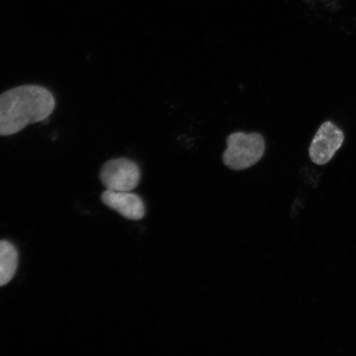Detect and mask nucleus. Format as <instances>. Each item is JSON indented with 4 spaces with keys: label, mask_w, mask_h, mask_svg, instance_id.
Returning <instances> with one entry per match:
<instances>
[{
    "label": "nucleus",
    "mask_w": 356,
    "mask_h": 356,
    "mask_svg": "<svg viewBox=\"0 0 356 356\" xmlns=\"http://www.w3.org/2000/svg\"><path fill=\"white\" fill-rule=\"evenodd\" d=\"M56 100L46 88L22 86L0 95V136L15 135L31 124L46 121Z\"/></svg>",
    "instance_id": "f257e3e1"
},
{
    "label": "nucleus",
    "mask_w": 356,
    "mask_h": 356,
    "mask_svg": "<svg viewBox=\"0 0 356 356\" xmlns=\"http://www.w3.org/2000/svg\"><path fill=\"white\" fill-rule=\"evenodd\" d=\"M226 145L222 162L234 171L255 165L265 154L266 142L259 133L234 132L227 137Z\"/></svg>",
    "instance_id": "f03ea898"
},
{
    "label": "nucleus",
    "mask_w": 356,
    "mask_h": 356,
    "mask_svg": "<svg viewBox=\"0 0 356 356\" xmlns=\"http://www.w3.org/2000/svg\"><path fill=\"white\" fill-rule=\"evenodd\" d=\"M99 177L106 190L131 191L140 184V169L127 158L111 159L102 167Z\"/></svg>",
    "instance_id": "7ed1b4c3"
},
{
    "label": "nucleus",
    "mask_w": 356,
    "mask_h": 356,
    "mask_svg": "<svg viewBox=\"0 0 356 356\" xmlns=\"http://www.w3.org/2000/svg\"><path fill=\"white\" fill-rule=\"evenodd\" d=\"M344 140V133L339 127L330 121L324 122L315 134L309 146L312 162L317 165H325L330 162Z\"/></svg>",
    "instance_id": "20e7f679"
},
{
    "label": "nucleus",
    "mask_w": 356,
    "mask_h": 356,
    "mask_svg": "<svg viewBox=\"0 0 356 356\" xmlns=\"http://www.w3.org/2000/svg\"><path fill=\"white\" fill-rule=\"evenodd\" d=\"M102 203L127 220L137 221L145 216L143 200L130 191L106 190L101 195Z\"/></svg>",
    "instance_id": "39448f33"
},
{
    "label": "nucleus",
    "mask_w": 356,
    "mask_h": 356,
    "mask_svg": "<svg viewBox=\"0 0 356 356\" xmlns=\"http://www.w3.org/2000/svg\"><path fill=\"white\" fill-rule=\"evenodd\" d=\"M19 265V254L15 245L6 240L0 241V287L13 280Z\"/></svg>",
    "instance_id": "423d86ee"
}]
</instances>
